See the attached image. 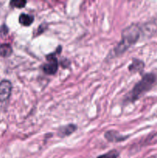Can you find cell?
<instances>
[{"label":"cell","mask_w":157,"mask_h":158,"mask_svg":"<svg viewBox=\"0 0 157 158\" xmlns=\"http://www.w3.org/2000/svg\"><path fill=\"white\" fill-rule=\"evenodd\" d=\"M156 82V77L153 73H146L133 86L125 97L126 103H134L146 93L150 90Z\"/></svg>","instance_id":"obj_1"},{"label":"cell","mask_w":157,"mask_h":158,"mask_svg":"<svg viewBox=\"0 0 157 158\" xmlns=\"http://www.w3.org/2000/svg\"><path fill=\"white\" fill-rule=\"evenodd\" d=\"M121 41L115 46V54L119 56L123 54L129 47L135 44L140 37V28L138 25L132 24L125 28L121 33Z\"/></svg>","instance_id":"obj_2"},{"label":"cell","mask_w":157,"mask_h":158,"mask_svg":"<svg viewBox=\"0 0 157 158\" xmlns=\"http://www.w3.org/2000/svg\"><path fill=\"white\" fill-rule=\"evenodd\" d=\"M61 49V46H58L55 52H52V53L46 55V59L47 60V63H44L42 66V69L47 75H54L58 71V62L56 58V53L57 52L60 53L62 51Z\"/></svg>","instance_id":"obj_3"},{"label":"cell","mask_w":157,"mask_h":158,"mask_svg":"<svg viewBox=\"0 0 157 158\" xmlns=\"http://www.w3.org/2000/svg\"><path fill=\"white\" fill-rule=\"evenodd\" d=\"M12 89V85L10 81L3 80L0 82V102H5L9 98Z\"/></svg>","instance_id":"obj_4"},{"label":"cell","mask_w":157,"mask_h":158,"mask_svg":"<svg viewBox=\"0 0 157 158\" xmlns=\"http://www.w3.org/2000/svg\"><path fill=\"white\" fill-rule=\"evenodd\" d=\"M105 138L109 142H122L129 137L127 135H122L116 131H108L105 133Z\"/></svg>","instance_id":"obj_5"},{"label":"cell","mask_w":157,"mask_h":158,"mask_svg":"<svg viewBox=\"0 0 157 158\" xmlns=\"http://www.w3.org/2000/svg\"><path fill=\"white\" fill-rule=\"evenodd\" d=\"M77 130V126L73 123H69V124L66 125V126L61 127L58 130V137H68V136L71 135L72 133L75 132Z\"/></svg>","instance_id":"obj_6"},{"label":"cell","mask_w":157,"mask_h":158,"mask_svg":"<svg viewBox=\"0 0 157 158\" xmlns=\"http://www.w3.org/2000/svg\"><path fill=\"white\" fill-rule=\"evenodd\" d=\"M145 63L139 59H133L131 64L128 66V69L131 73H142L144 69Z\"/></svg>","instance_id":"obj_7"},{"label":"cell","mask_w":157,"mask_h":158,"mask_svg":"<svg viewBox=\"0 0 157 158\" xmlns=\"http://www.w3.org/2000/svg\"><path fill=\"white\" fill-rule=\"evenodd\" d=\"M18 22L22 26H29L33 23L34 16L27 13H22L18 17Z\"/></svg>","instance_id":"obj_8"},{"label":"cell","mask_w":157,"mask_h":158,"mask_svg":"<svg viewBox=\"0 0 157 158\" xmlns=\"http://www.w3.org/2000/svg\"><path fill=\"white\" fill-rule=\"evenodd\" d=\"M12 48L10 44H5L0 45V56L2 57H9L12 55Z\"/></svg>","instance_id":"obj_9"},{"label":"cell","mask_w":157,"mask_h":158,"mask_svg":"<svg viewBox=\"0 0 157 158\" xmlns=\"http://www.w3.org/2000/svg\"><path fill=\"white\" fill-rule=\"evenodd\" d=\"M119 152L116 150H112L106 154L99 155L97 158H119Z\"/></svg>","instance_id":"obj_10"},{"label":"cell","mask_w":157,"mask_h":158,"mask_svg":"<svg viewBox=\"0 0 157 158\" xmlns=\"http://www.w3.org/2000/svg\"><path fill=\"white\" fill-rule=\"evenodd\" d=\"M10 6L13 8H17V9H22L27 4V2L25 0H12L10 2Z\"/></svg>","instance_id":"obj_11"},{"label":"cell","mask_w":157,"mask_h":158,"mask_svg":"<svg viewBox=\"0 0 157 158\" xmlns=\"http://www.w3.org/2000/svg\"><path fill=\"white\" fill-rule=\"evenodd\" d=\"M46 29V26H45L44 24H41L39 26H38V32H37L36 33V35H40V34L41 33H42L43 32H44L45 31V29Z\"/></svg>","instance_id":"obj_12"}]
</instances>
